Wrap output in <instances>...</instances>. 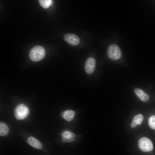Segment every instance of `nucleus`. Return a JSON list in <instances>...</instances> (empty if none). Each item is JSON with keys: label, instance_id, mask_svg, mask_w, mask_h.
Listing matches in <instances>:
<instances>
[{"label": "nucleus", "instance_id": "nucleus-1", "mask_svg": "<svg viewBox=\"0 0 155 155\" xmlns=\"http://www.w3.org/2000/svg\"><path fill=\"white\" fill-rule=\"evenodd\" d=\"M45 55V51L43 47L40 46H36L30 50L29 57L32 61H38L42 59Z\"/></svg>", "mask_w": 155, "mask_h": 155}, {"label": "nucleus", "instance_id": "nucleus-2", "mask_svg": "<svg viewBox=\"0 0 155 155\" xmlns=\"http://www.w3.org/2000/svg\"><path fill=\"white\" fill-rule=\"evenodd\" d=\"M29 113V108L23 104L18 105L14 111L15 117L18 120H22L25 119L27 117Z\"/></svg>", "mask_w": 155, "mask_h": 155}, {"label": "nucleus", "instance_id": "nucleus-3", "mask_svg": "<svg viewBox=\"0 0 155 155\" xmlns=\"http://www.w3.org/2000/svg\"><path fill=\"white\" fill-rule=\"evenodd\" d=\"M107 54L110 59L113 60H117L120 58L122 53L118 46L116 44H113L108 47Z\"/></svg>", "mask_w": 155, "mask_h": 155}, {"label": "nucleus", "instance_id": "nucleus-4", "mask_svg": "<svg viewBox=\"0 0 155 155\" xmlns=\"http://www.w3.org/2000/svg\"><path fill=\"white\" fill-rule=\"evenodd\" d=\"M138 146L140 149L144 152L151 151L153 148L152 142L149 139L146 137H142L139 140Z\"/></svg>", "mask_w": 155, "mask_h": 155}, {"label": "nucleus", "instance_id": "nucleus-5", "mask_svg": "<svg viewBox=\"0 0 155 155\" xmlns=\"http://www.w3.org/2000/svg\"><path fill=\"white\" fill-rule=\"evenodd\" d=\"M65 40L69 44L75 46L79 44L80 40L78 37L76 35L71 33L65 34L64 36Z\"/></svg>", "mask_w": 155, "mask_h": 155}, {"label": "nucleus", "instance_id": "nucleus-6", "mask_svg": "<svg viewBox=\"0 0 155 155\" xmlns=\"http://www.w3.org/2000/svg\"><path fill=\"white\" fill-rule=\"evenodd\" d=\"M96 62L92 57L88 58L85 63V69L86 73L89 74H92L94 72L96 67Z\"/></svg>", "mask_w": 155, "mask_h": 155}, {"label": "nucleus", "instance_id": "nucleus-7", "mask_svg": "<svg viewBox=\"0 0 155 155\" xmlns=\"http://www.w3.org/2000/svg\"><path fill=\"white\" fill-rule=\"evenodd\" d=\"M61 135L62 141L64 143L73 142L75 140L76 137V135L74 133L69 131H64Z\"/></svg>", "mask_w": 155, "mask_h": 155}, {"label": "nucleus", "instance_id": "nucleus-8", "mask_svg": "<svg viewBox=\"0 0 155 155\" xmlns=\"http://www.w3.org/2000/svg\"><path fill=\"white\" fill-rule=\"evenodd\" d=\"M134 91L137 97L143 102H145L148 101L150 98L148 94L146 93L142 90L136 88Z\"/></svg>", "mask_w": 155, "mask_h": 155}, {"label": "nucleus", "instance_id": "nucleus-9", "mask_svg": "<svg viewBox=\"0 0 155 155\" xmlns=\"http://www.w3.org/2000/svg\"><path fill=\"white\" fill-rule=\"evenodd\" d=\"M27 142L31 146L37 149H41L42 148V144L34 137H29L27 140Z\"/></svg>", "mask_w": 155, "mask_h": 155}, {"label": "nucleus", "instance_id": "nucleus-10", "mask_svg": "<svg viewBox=\"0 0 155 155\" xmlns=\"http://www.w3.org/2000/svg\"><path fill=\"white\" fill-rule=\"evenodd\" d=\"M75 115V112L71 110H67L62 112L61 116L65 120L70 122L73 119Z\"/></svg>", "mask_w": 155, "mask_h": 155}, {"label": "nucleus", "instance_id": "nucleus-11", "mask_svg": "<svg viewBox=\"0 0 155 155\" xmlns=\"http://www.w3.org/2000/svg\"><path fill=\"white\" fill-rule=\"evenodd\" d=\"M9 129L7 125L4 123H0V135L1 136H5L8 133Z\"/></svg>", "mask_w": 155, "mask_h": 155}, {"label": "nucleus", "instance_id": "nucleus-12", "mask_svg": "<svg viewBox=\"0 0 155 155\" xmlns=\"http://www.w3.org/2000/svg\"><path fill=\"white\" fill-rule=\"evenodd\" d=\"M40 5L44 9H47L52 3V0H38Z\"/></svg>", "mask_w": 155, "mask_h": 155}, {"label": "nucleus", "instance_id": "nucleus-13", "mask_svg": "<svg viewBox=\"0 0 155 155\" xmlns=\"http://www.w3.org/2000/svg\"><path fill=\"white\" fill-rule=\"evenodd\" d=\"M144 118L143 115L141 114H140L134 117L132 121L136 123L137 125H140L142 122Z\"/></svg>", "mask_w": 155, "mask_h": 155}, {"label": "nucleus", "instance_id": "nucleus-14", "mask_svg": "<svg viewBox=\"0 0 155 155\" xmlns=\"http://www.w3.org/2000/svg\"><path fill=\"white\" fill-rule=\"evenodd\" d=\"M148 123L150 128L153 129L155 130V115L151 116L149 118Z\"/></svg>", "mask_w": 155, "mask_h": 155}, {"label": "nucleus", "instance_id": "nucleus-15", "mask_svg": "<svg viewBox=\"0 0 155 155\" xmlns=\"http://www.w3.org/2000/svg\"><path fill=\"white\" fill-rule=\"evenodd\" d=\"M137 125L136 123L132 121L131 124V128H134Z\"/></svg>", "mask_w": 155, "mask_h": 155}]
</instances>
